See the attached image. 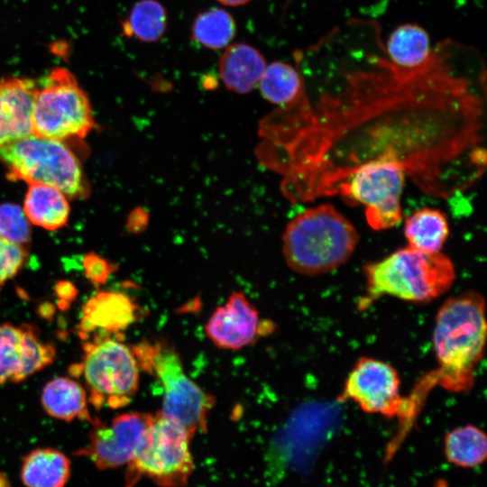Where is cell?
Returning <instances> with one entry per match:
<instances>
[{
	"instance_id": "cell-30",
	"label": "cell",
	"mask_w": 487,
	"mask_h": 487,
	"mask_svg": "<svg viewBox=\"0 0 487 487\" xmlns=\"http://www.w3.org/2000/svg\"><path fill=\"white\" fill-rule=\"evenodd\" d=\"M148 219V214L145 210L142 208L135 209L129 216L128 227L132 232L139 233L147 226Z\"/></svg>"
},
{
	"instance_id": "cell-4",
	"label": "cell",
	"mask_w": 487,
	"mask_h": 487,
	"mask_svg": "<svg viewBox=\"0 0 487 487\" xmlns=\"http://www.w3.org/2000/svg\"><path fill=\"white\" fill-rule=\"evenodd\" d=\"M369 303L391 296L411 303H427L445 294L455 280L452 261L441 252L427 253L409 246L364 266Z\"/></svg>"
},
{
	"instance_id": "cell-1",
	"label": "cell",
	"mask_w": 487,
	"mask_h": 487,
	"mask_svg": "<svg viewBox=\"0 0 487 487\" xmlns=\"http://www.w3.org/2000/svg\"><path fill=\"white\" fill-rule=\"evenodd\" d=\"M368 59L372 68L347 73L342 92L323 96L295 137L292 171L301 194L333 195L356 169L378 161L398 163L435 196L461 188L450 169L464 160L478 166L483 152L480 101L466 79L441 51L416 69Z\"/></svg>"
},
{
	"instance_id": "cell-15",
	"label": "cell",
	"mask_w": 487,
	"mask_h": 487,
	"mask_svg": "<svg viewBox=\"0 0 487 487\" xmlns=\"http://www.w3.org/2000/svg\"><path fill=\"white\" fill-rule=\"evenodd\" d=\"M138 307L124 293L101 290L87 299L77 326L82 340L94 335H115L133 325L138 317Z\"/></svg>"
},
{
	"instance_id": "cell-5",
	"label": "cell",
	"mask_w": 487,
	"mask_h": 487,
	"mask_svg": "<svg viewBox=\"0 0 487 487\" xmlns=\"http://www.w3.org/2000/svg\"><path fill=\"white\" fill-rule=\"evenodd\" d=\"M80 363L70 367L73 376L82 375L88 402L96 409H121L135 395L139 364L133 348L119 335H95L82 344Z\"/></svg>"
},
{
	"instance_id": "cell-8",
	"label": "cell",
	"mask_w": 487,
	"mask_h": 487,
	"mask_svg": "<svg viewBox=\"0 0 487 487\" xmlns=\"http://www.w3.org/2000/svg\"><path fill=\"white\" fill-rule=\"evenodd\" d=\"M94 124L89 99L75 76L64 68L51 69L38 87L32 134L63 142L86 137Z\"/></svg>"
},
{
	"instance_id": "cell-27",
	"label": "cell",
	"mask_w": 487,
	"mask_h": 487,
	"mask_svg": "<svg viewBox=\"0 0 487 487\" xmlns=\"http://www.w3.org/2000/svg\"><path fill=\"white\" fill-rule=\"evenodd\" d=\"M29 220L23 208L12 203L0 205V236L26 248L31 239Z\"/></svg>"
},
{
	"instance_id": "cell-9",
	"label": "cell",
	"mask_w": 487,
	"mask_h": 487,
	"mask_svg": "<svg viewBox=\"0 0 487 487\" xmlns=\"http://www.w3.org/2000/svg\"><path fill=\"white\" fill-rule=\"evenodd\" d=\"M191 437L175 421L160 412L154 415L142 448L127 464L128 486L136 484L142 476L161 487L184 486L194 468Z\"/></svg>"
},
{
	"instance_id": "cell-16",
	"label": "cell",
	"mask_w": 487,
	"mask_h": 487,
	"mask_svg": "<svg viewBox=\"0 0 487 487\" xmlns=\"http://www.w3.org/2000/svg\"><path fill=\"white\" fill-rule=\"evenodd\" d=\"M38 90L28 78L0 79V149L32 134V112Z\"/></svg>"
},
{
	"instance_id": "cell-10",
	"label": "cell",
	"mask_w": 487,
	"mask_h": 487,
	"mask_svg": "<svg viewBox=\"0 0 487 487\" xmlns=\"http://www.w3.org/2000/svg\"><path fill=\"white\" fill-rule=\"evenodd\" d=\"M405 177L398 163L371 162L356 169L338 185L335 194L363 205L368 225L374 230H385L401 220Z\"/></svg>"
},
{
	"instance_id": "cell-32",
	"label": "cell",
	"mask_w": 487,
	"mask_h": 487,
	"mask_svg": "<svg viewBox=\"0 0 487 487\" xmlns=\"http://www.w3.org/2000/svg\"><path fill=\"white\" fill-rule=\"evenodd\" d=\"M220 4L227 6H239L245 5L250 0H217Z\"/></svg>"
},
{
	"instance_id": "cell-33",
	"label": "cell",
	"mask_w": 487,
	"mask_h": 487,
	"mask_svg": "<svg viewBox=\"0 0 487 487\" xmlns=\"http://www.w3.org/2000/svg\"><path fill=\"white\" fill-rule=\"evenodd\" d=\"M0 487H10V481L7 475L0 471Z\"/></svg>"
},
{
	"instance_id": "cell-26",
	"label": "cell",
	"mask_w": 487,
	"mask_h": 487,
	"mask_svg": "<svg viewBox=\"0 0 487 487\" xmlns=\"http://www.w3.org/2000/svg\"><path fill=\"white\" fill-rule=\"evenodd\" d=\"M235 22L224 9L213 8L200 13L191 27L193 40L211 50L229 45L235 34Z\"/></svg>"
},
{
	"instance_id": "cell-19",
	"label": "cell",
	"mask_w": 487,
	"mask_h": 487,
	"mask_svg": "<svg viewBox=\"0 0 487 487\" xmlns=\"http://www.w3.org/2000/svg\"><path fill=\"white\" fill-rule=\"evenodd\" d=\"M428 33L418 24L398 26L386 41V58L402 69H416L426 65L433 53Z\"/></svg>"
},
{
	"instance_id": "cell-21",
	"label": "cell",
	"mask_w": 487,
	"mask_h": 487,
	"mask_svg": "<svg viewBox=\"0 0 487 487\" xmlns=\"http://www.w3.org/2000/svg\"><path fill=\"white\" fill-rule=\"evenodd\" d=\"M70 475V461L62 452L36 448L23 459L21 479L26 487H65Z\"/></svg>"
},
{
	"instance_id": "cell-14",
	"label": "cell",
	"mask_w": 487,
	"mask_h": 487,
	"mask_svg": "<svg viewBox=\"0 0 487 487\" xmlns=\"http://www.w3.org/2000/svg\"><path fill=\"white\" fill-rule=\"evenodd\" d=\"M256 308L242 291L233 292L217 307L205 326L208 339L218 348L239 350L252 345L267 330Z\"/></svg>"
},
{
	"instance_id": "cell-11",
	"label": "cell",
	"mask_w": 487,
	"mask_h": 487,
	"mask_svg": "<svg viewBox=\"0 0 487 487\" xmlns=\"http://www.w3.org/2000/svg\"><path fill=\"white\" fill-rule=\"evenodd\" d=\"M400 383L398 372L390 363L363 356L350 371L338 400H352L367 413L398 417L403 425L396 438L399 442L408 430V400L400 395Z\"/></svg>"
},
{
	"instance_id": "cell-25",
	"label": "cell",
	"mask_w": 487,
	"mask_h": 487,
	"mask_svg": "<svg viewBox=\"0 0 487 487\" xmlns=\"http://www.w3.org/2000/svg\"><path fill=\"white\" fill-rule=\"evenodd\" d=\"M167 28V13L157 0H140L134 4L123 23L126 36H133L143 42L159 41Z\"/></svg>"
},
{
	"instance_id": "cell-13",
	"label": "cell",
	"mask_w": 487,
	"mask_h": 487,
	"mask_svg": "<svg viewBox=\"0 0 487 487\" xmlns=\"http://www.w3.org/2000/svg\"><path fill=\"white\" fill-rule=\"evenodd\" d=\"M53 345L44 342L31 324L0 325V385L21 382L51 365L56 357Z\"/></svg>"
},
{
	"instance_id": "cell-17",
	"label": "cell",
	"mask_w": 487,
	"mask_h": 487,
	"mask_svg": "<svg viewBox=\"0 0 487 487\" xmlns=\"http://www.w3.org/2000/svg\"><path fill=\"white\" fill-rule=\"evenodd\" d=\"M262 54L254 47L237 42L228 45L218 62V71L225 86L238 94L251 92L266 67Z\"/></svg>"
},
{
	"instance_id": "cell-18",
	"label": "cell",
	"mask_w": 487,
	"mask_h": 487,
	"mask_svg": "<svg viewBox=\"0 0 487 487\" xmlns=\"http://www.w3.org/2000/svg\"><path fill=\"white\" fill-rule=\"evenodd\" d=\"M41 403L51 418L70 422L75 419L92 422L88 398L84 386L70 377H56L42 388Z\"/></svg>"
},
{
	"instance_id": "cell-24",
	"label": "cell",
	"mask_w": 487,
	"mask_h": 487,
	"mask_svg": "<svg viewBox=\"0 0 487 487\" xmlns=\"http://www.w3.org/2000/svg\"><path fill=\"white\" fill-rule=\"evenodd\" d=\"M444 446L446 459L460 467L477 466L487 456L486 435L473 425L459 427L448 432Z\"/></svg>"
},
{
	"instance_id": "cell-7",
	"label": "cell",
	"mask_w": 487,
	"mask_h": 487,
	"mask_svg": "<svg viewBox=\"0 0 487 487\" xmlns=\"http://www.w3.org/2000/svg\"><path fill=\"white\" fill-rule=\"evenodd\" d=\"M0 161L11 179L51 186L72 198L88 194L81 165L62 141L30 134L1 148Z\"/></svg>"
},
{
	"instance_id": "cell-2",
	"label": "cell",
	"mask_w": 487,
	"mask_h": 487,
	"mask_svg": "<svg viewBox=\"0 0 487 487\" xmlns=\"http://www.w3.org/2000/svg\"><path fill=\"white\" fill-rule=\"evenodd\" d=\"M485 301L468 290L447 299L436 316L433 345L439 369L433 378L444 389L469 391L486 340Z\"/></svg>"
},
{
	"instance_id": "cell-28",
	"label": "cell",
	"mask_w": 487,
	"mask_h": 487,
	"mask_svg": "<svg viewBox=\"0 0 487 487\" xmlns=\"http://www.w3.org/2000/svg\"><path fill=\"white\" fill-rule=\"evenodd\" d=\"M28 251L25 247L10 243L0 236V290L23 267Z\"/></svg>"
},
{
	"instance_id": "cell-22",
	"label": "cell",
	"mask_w": 487,
	"mask_h": 487,
	"mask_svg": "<svg viewBox=\"0 0 487 487\" xmlns=\"http://www.w3.org/2000/svg\"><path fill=\"white\" fill-rule=\"evenodd\" d=\"M404 234L408 246L423 253H439L449 235L448 221L438 209L421 208L406 219Z\"/></svg>"
},
{
	"instance_id": "cell-6",
	"label": "cell",
	"mask_w": 487,
	"mask_h": 487,
	"mask_svg": "<svg viewBox=\"0 0 487 487\" xmlns=\"http://www.w3.org/2000/svg\"><path fill=\"white\" fill-rule=\"evenodd\" d=\"M139 367L154 375L162 387L160 413L191 436L207 430L215 400L186 373L176 350L163 340L142 341L132 347Z\"/></svg>"
},
{
	"instance_id": "cell-23",
	"label": "cell",
	"mask_w": 487,
	"mask_h": 487,
	"mask_svg": "<svg viewBox=\"0 0 487 487\" xmlns=\"http://www.w3.org/2000/svg\"><path fill=\"white\" fill-rule=\"evenodd\" d=\"M257 86L266 100L280 107L293 105L306 96L298 70L281 61L266 65Z\"/></svg>"
},
{
	"instance_id": "cell-20",
	"label": "cell",
	"mask_w": 487,
	"mask_h": 487,
	"mask_svg": "<svg viewBox=\"0 0 487 487\" xmlns=\"http://www.w3.org/2000/svg\"><path fill=\"white\" fill-rule=\"evenodd\" d=\"M29 222L54 231L64 226L69 216L67 196L60 189L44 184H29L23 208Z\"/></svg>"
},
{
	"instance_id": "cell-31",
	"label": "cell",
	"mask_w": 487,
	"mask_h": 487,
	"mask_svg": "<svg viewBox=\"0 0 487 487\" xmlns=\"http://www.w3.org/2000/svg\"><path fill=\"white\" fill-rule=\"evenodd\" d=\"M56 290L61 300L69 301L75 296V287L69 282H60L56 287Z\"/></svg>"
},
{
	"instance_id": "cell-3",
	"label": "cell",
	"mask_w": 487,
	"mask_h": 487,
	"mask_svg": "<svg viewBox=\"0 0 487 487\" xmlns=\"http://www.w3.org/2000/svg\"><path fill=\"white\" fill-rule=\"evenodd\" d=\"M359 235L352 223L330 204L308 208L291 219L283 233L282 252L297 273L329 272L348 261Z\"/></svg>"
},
{
	"instance_id": "cell-12",
	"label": "cell",
	"mask_w": 487,
	"mask_h": 487,
	"mask_svg": "<svg viewBox=\"0 0 487 487\" xmlns=\"http://www.w3.org/2000/svg\"><path fill=\"white\" fill-rule=\"evenodd\" d=\"M152 417L146 412H130L117 415L109 423L95 418L87 444L76 454L101 470L128 464L142 448Z\"/></svg>"
},
{
	"instance_id": "cell-29",
	"label": "cell",
	"mask_w": 487,
	"mask_h": 487,
	"mask_svg": "<svg viewBox=\"0 0 487 487\" xmlns=\"http://www.w3.org/2000/svg\"><path fill=\"white\" fill-rule=\"evenodd\" d=\"M83 268L87 280L96 286L104 284L116 270L115 265L94 253L84 256Z\"/></svg>"
}]
</instances>
